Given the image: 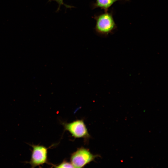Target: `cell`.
Here are the masks:
<instances>
[{"mask_svg": "<svg viewBox=\"0 0 168 168\" xmlns=\"http://www.w3.org/2000/svg\"><path fill=\"white\" fill-rule=\"evenodd\" d=\"M54 166L55 168H74L70 162L66 160H64L60 164Z\"/></svg>", "mask_w": 168, "mask_h": 168, "instance_id": "6", "label": "cell"}, {"mask_svg": "<svg viewBox=\"0 0 168 168\" xmlns=\"http://www.w3.org/2000/svg\"><path fill=\"white\" fill-rule=\"evenodd\" d=\"M52 0L56 1V2H57L58 3L59 5V6H58V9L57 11H58L59 10L60 7V6L61 5H64L65 6H66L67 7L71 8L72 7H71L70 6H68V5H67L64 4L63 2V0H49V1H51Z\"/></svg>", "mask_w": 168, "mask_h": 168, "instance_id": "7", "label": "cell"}, {"mask_svg": "<svg viewBox=\"0 0 168 168\" xmlns=\"http://www.w3.org/2000/svg\"><path fill=\"white\" fill-rule=\"evenodd\" d=\"M99 157L100 156L93 154L88 149L82 147L71 154L70 162L74 168H82Z\"/></svg>", "mask_w": 168, "mask_h": 168, "instance_id": "2", "label": "cell"}, {"mask_svg": "<svg viewBox=\"0 0 168 168\" xmlns=\"http://www.w3.org/2000/svg\"><path fill=\"white\" fill-rule=\"evenodd\" d=\"M120 0H96L92 5V8H100L103 9L105 12L108 11L109 8L116 2Z\"/></svg>", "mask_w": 168, "mask_h": 168, "instance_id": "5", "label": "cell"}, {"mask_svg": "<svg viewBox=\"0 0 168 168\" xmlns=\"http://www.w3.org/2000/svg\"><path fill=\"white\" fill-rule=\"evenodd\" d=\"M62 123L65 130L69 132L75 138H83L88 140L91 137L83 119H77L70 123Z\"/></svg>", "mask_w": 168, "mask_h": 168, "instance_id": "3", "label": "cell"}, {"mask_svg": "<svg viewBox=\"0 0 168 168\" xmlns=\"http://www.w3.org/2000/svg\"><path fill=\"white\" fill-rule=\"evenodd\" d=\"M29 145L32 147L31 157L30 161L26 162L29 164L31 168L49 164L47 157L48 148L39 144Z\"/></svg>", "mask_w": 168, "mask_h": 168, "instance_id": "4", "label": "cell"}, {"mask_svg": "<svg viewBox=\"0 0 168 168\" xmlns=\"http://www.w3.org/2000/svg\"><path fill=\"white\" fill-rule=\"evenodd\" d=\"M96 21L95 30L100 35L106 36L112 33L117 27L114 20L112 12H105L94 17Z\"/></svg>", "mask_w": 168, "mask_h": 168, "instance_id": "1", "label": "cell"}]
</instances>
